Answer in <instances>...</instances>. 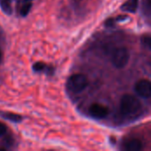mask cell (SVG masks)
<instances>
[{
	"mask_svg": "<svg viewBox=\"0 0 151 151\" xmlns=\"http://www.w3.org/2000/svg\"><path fill=\"white\" fill-rule=\"evenodd\" d=\"M141 107H142V104L136 96L133 95L126 94L121 97L119 109L122 114L131 115L136 113L141 109Z\"/></svg>",
	"mask_w": 151,
	"mask_h": 151,
	"instance_id": "6da1fadb",
	"label": "cell"
},
{
	"mask_svg": "<svg viewBox=\"0 0 151 151\" xmlns=\"http://www.w3.org/2000/svg\"><path fill=\"white\" fill-rule=\"evenodd\" d=\"M88 78L81 73H75L69 77L66 87L68 90L73 94H78L82 92L88 86Z\"/></svg>",
	"mask_w": 151,
	"mask_h": 151,
	"instance_id": "7a4b0ae2",
	"label": "cell"
},
{
	"mask_svg": "<svg viewBox=\"0 0 151 151\" xmlns=\"http://www.w3.org/2000/svg\"><path fill=\"white\" fill-rule=\"evenodd\" d=\"M129 59H130V52L128 49L126 47L117 48L111 55L112 65L119 69L124 68L128 64Z\"/></svg>",
	"mask_w": 151,
	"mask_h": 151,
	"instance_id": "3957f363",
	"label": "cell"
},
{
	"mask_svg": "<svg viewBox=\"0 0 151 151\" xmlns=\"http://www.w3.org/2000/svg\"><path fill=\"white\" fill-rule=\"evenodd\" d=\"M134 90L138 96L143 98H150L151 94L150 81L146 79L138 81L134 85Z\"/></svg>",
	"mask_w": 151,
	"mask_h": 151,
	"instance_id": "277c9868",
	"label": "cell"
},
{
	"mask_svg": "<svg viewBox=\"0 0 151 151\" xmlns=\"http://www.w3.org/2000/svg\"><path fill=\"white\" fill-rule=\"evenodd\" d=\"M88 113L95 119H102L108 116L109 109L101 104H93L88 108Z\"/></svg>",
	"mask_w": 151,
	"mask_h": 151,
	"instance_id": "5b68a950",
	"label": "cell"
},
{
	"mask_svg": "<svg viewBox=\"0 0 151 151\" xmlns=\"http://www.w3.org/2000/svg\"><path fill=\"white\" fill-rule=\"evenodd\" d=\"M142 149V143L138 139H132L126 142L125 150L127 151H140Z\"/></svg>",
	"mask_w": 151,
	"mask_h": 151,
	"instance_id": "8992f818",
	"label": "cell"
},
{
	"mask_svg": "<svg viewBox=\"0 0 151 151\" xmlns=\"http://www.w3.org/2000/svg\"><path fill=\"white\" fill-rule=\"evenodd\" d=\"M138 1L139 0H127L121 7L122 11L134 12L138 6Z\"/></svg>",
	"mask_w": 151,
	"mask_h": 151,
	"instance_id": "52a82bcc",
	"label": "cell"
},
{
	"mask_svg": "<svg viewBox=\"0 0 151 151\" xmlns=\"http://www.w3.org/2000/svg\"><path fill=\"white\" fill-rule=\"evenodd\" d=\"M11 0H1L0 5L2 7V10L6 12L7 14L12 13V6H11Z\"/></svg>",
	"mask_w": 151,
	"mask_h": 151,
	"instance_id": "ba28073f",
	"label": "cell"
},
{
	"mask_svg": "<svg viewBox=\"0 0 151 151\" xmlns=\"http://www.w3.org/2000/svg\"><path fill=\"white\" fill-rule=\"evenodd\" d=\"M2 117L11 120V121H14V122H19L21 121L22 118L19 115L17 114H12V113H2Z\"/></svg>",
	"mask_w": 151,
	"mask_h": 151,
	"instance_id": "9c48e42d",
	"label": "cell"
},
{
	"mask_svg": "<svg viewBox=\"0 0 151 151\" xmlns=\"http://www.w3.org/2000/svg\"><path fill=\"white\" fill-rule=\"evenodd\" d=\"M31 7H32V4L30 3V1H28V2H27L26 4H24L23 6L21 7L20 14H21L22 16H26V15L29 12Z\"/></svg>",
	"mask_w": 151,
	"mask_h": 151,
	"instance_id": "30bf717a",
	"label": "cell"
},
{
	"mask_svg": "<svg viewBox=\"0 0 151 151\" xmlns=\"http://www.w3.org/2000/svg\"><path fill=\"white\" fill-rule=\"evenodd\" d=\"M142 42L143 46L147 47L148 49H150V35H143L142 37Z\"/></svg>",
	"mask_w": 151,
	"mask_h": 151,
	"instance_id": "8fae6325",
	"label": "cell"
},
{
	"mask_svg": "<svg viewBox=\"0 0 151 151\" xmlns=\"http://www.w3.org/2000/svg\"><path fill=\"white\" fill-rule=\"evenodd\" d=\"M44 68H45V65L41 63V62H38V63L34 65V70L36 72H40V71L43 70Z\"/></svg>",
	"mask_w": 151,
	"mask_h": 151,
	"instance_id": "7c38bea8",
	"label": "cell"
},
{
	"mask_svg": "<svg viewBox=\"0 0 151 151\" xmlns=\"http://www.w3.org/2000/svg\"><path fill=\"white\" fill-rule=\"evenodd\" d=\"M143 9L147 12V15L150 16V0H146V2L143 4Z\"/></svg>",
	"mask_w": 151,
	"mask_h": 151,
	"instance_id": "4fadbf2b",
	"label": "cell"
},
{
	"mask_svg": "<svg viewBox=\"0 0 151 151\" xmlns=\"http://www.w3.org/2000/svg\"><path fill=\"white\" fill-rule=\"evenodd\" d=\"M7 128H6V126L3 123H0V136L4 135L6 132Z\"/></svg>",
	"mask_w": 151,
	"mask_h": 151,
	"instance_id": "5bb4252c",
	"label": "cell"
},
{
	"mask_svg": "<svg viewBox=\"0 0 151 151\" xmlns=\"http://www.w3.org/2000/svg\"><path fill=\"white\" fill-rule=\"evenodd\" d=\"M2 50H1V49H0V62H1V60H2Z\"/></svg>",
	"mask_w": 151,
	"mask_h": 151,
	"instance_id": "9a60e30c",
	"label": "cell"
},
{
	"mask_svg": "<svg viewBox=\"0 0 151 151\" xmlns=\"http://www.w3.org/2000/svg\"><path fill=\"white\" fill-rule=\"evenodd\" d=\"M73 1H75V2H79V1H81V0H73Z\"/></svg>",
	"mask_w": 151,
	"mask_h": 151,
	"instance_id": "2e32d148",
	"label": "cell"
},
{
	"mask_svg": "<svg viewBox=\"0 0 151 151\" xmlns=\"http://www.w3.org/2000/svg\"><path fill=\"white\" fill-rule=\"evenodd\" d=\"M27 1H31V0H27Z\"/></svg>",
	"mask_w": 151,
	"mask_h": 151,
	"instance_id": "e0dca14e",
	"label": "cell"
}]
</instances>
